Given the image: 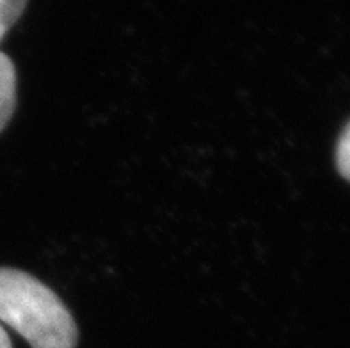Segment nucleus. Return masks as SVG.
I'll use <instances>...</instances> for the list:
<instances>
[{"mask_svg": "<svg viewBox=\"0 0 350 348\" xmlns=\"http://www.w3.org/2000/svg\"><path fill=\"white\" fill-rule=\"evenodd\" d=\"M0 323L32 348H75L73 317L49 286L22 270L0 269Z\"/></svg>", "mask_w": 350, "mask_h": 348, "instance_id": "nucleus-1", "label": "nucleus"}, {"mask_svg": "<svg viewBox=\"0 0 350 348\" xmlns=\"http://www.w3.org/2000/svg\"><path fill=\"white\" fill-rule=\"evenodd\" d=\"M16 107V70L13 61L0 52V132L9 119L13 118Z\"/></svg>", "mask_w": 350, "mask_h": 348, "instance_id": "nucleus-2", "label": "nucleus"}, {"mask_svg": "<svg viewBox=\"0 0 350 348\" xmlns=\"http://www.w3.org/2000/svg\"><path fill=\"white\" fill-rule=\"evenodd\" d=\"M27 0H0V41L22 16Z\"/></svg>", "mask_w": 350, "mask_h": 348, "instance_id": "nucleus-3", "label": "nucleus"}, {"mask_svg": "<svg viewBox=\"0 0 350 348\" xmlns=\"http://www.w3.org/2000/svg\"><path fill=\"white\" fill-rule=\"evenodd\" d=\"M336 162L338 169L342 172V176L350 181V123L349 126L345 128V132H343L340 142H338Z\"/></svg>", "mask_w": 350, "mask_h": 348, "instance_id": "nucleus-4", "label": "nucleus"}, {"mask_svg": "<svg viewBox=\"0 0 350 348\" xmlns=\"http://www.w3.org/2000/svg\"><path fill=\"white\" fill-rule=\"evenodd\" d=\"M0 348H13L11 345V340H9V334L5 332V329L0 323Z\"/></svg>", "mask_w": 350, "mask_h": 348, "instance_id": "nucleus-5", "label": "nucleus"}]
</instances>
